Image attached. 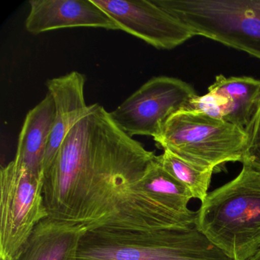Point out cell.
<instances>
[{
    "mask_svg": "<svg viewBox=\"0 0 260 260\" xmlns=\"http://www.w3.org/2000/svg\"><path fill=\"white\" fill-rule=\"evenodd\" d=\"M55 106L47 93L42 101L28 112L19 135L15 160L43 175L42 164L54 125Z\"/></svg>",
    "mask_w": 260,
    "mask_h": 260,
    "instance_id": "cell-13",
    "label": "cell"
},
{
    "mask_svg": "<svg viewBox=\"0 0 260 260\" xmlns=\"http://www.w3.org/2000/svg\"><path fill=\"white\" fill-rule=\"evenodd\" d=\"M196 226L232 260L260 248V172L246 164L237 177L208 193Z\"/></svg>",
    "mask_w": 260,
    "mask_h": 260,
    "instance_id": "cell-2",
    "label": "cell"
},
{
    "mask_svg": "<svg viewBox=\"0 0 260 260\" xmlns=\"http://www.w3.org/2000/svg\"><path fill=\"white\" fill-rule=\"evenodd\" d=\"M92 1L113 19L119 30L157 49H173L196 36L191 28L153 0Z\"/></svg>",
    "mask_w": 260,
    "mask_h": 260,
    "instance_id": "cell-8",
    "label": "cell"
},
{
    "mask_svg": "<svg viewBox=\"0 0 260 260\" xmlns=\"http://www.w3.org/2000/svg\"><path fill=\"white\" fill-rule=\"evenodd\" d=\"M77 260H232L196 226L88 231Z\"/></svg>",
    "mask_w": 260,
    "mask_h": 260,
    "instance_id": "cell-3",
    "label": "cell"
},
{
    "mask_svg": "<svg viewBox=\"0 0 260 260\" xmlns=\"http://www.w3.org/2000/svg\"><path fill=\"white\" fill-rule=\"evenodd\" d=\"M226 103L228 102L223 97L208 92L205 95H196L193 97L188 103L185 110L193 111L215 119L225 121Z\"/></svg>",
    "mask_w": 260,
    "mask_h": 260,
    "instance_id": "cell-16",
    "label": "cell"
},
{
    "mask_svg": "<svg viewBox=\"0 0 260 260\" xmlns=\"http://www.w3.org/2000/svg\"><path fill=\"white\" fill-rule=\"evenodd\" d=\"M246 132L248 135L247 146L242 164L260 172V100Z\"/></svg>",
    "mask_w": 260,
    "mask_h": 260,
    "instance_id": "cell-17",
    "label": "cell"
},
{
    "mask_svg": "<svg viewBox=\"0 0 260 260\" xmlns=\"http://www.w3.org/2000/svg\"><path fill=\"white\" fill-rule=\"evenodd\" d=\"M85 83L84 76L77 71L47 82L48 92L54 100L55 114L42 164L44 175L52 164L70 131L89 109L85 100Z\"/></svg>",
    "mask_w": 260,
    "mask_h": 260,
    "instance_id": "cell-10",
    "label": "cell"
},
{
    "mask_svg": "<svg viewBox=\"0 0 260 260\" xmlns=\"http://www.w3.org/2000/svg\"><path fill=\"white\" fill-rule=\"evenodd\" d=\"M196 95L191 85L179 79L153 77L110 115L115 124L132 138L140 135L155 139L162 133L169 118L186 109Z\"/></svg>",
    "mask_w": 260,
    "mask_h": 260,
    "instance_id": "cell-7",
    "label": "cell"
},
{
    "mask_svg": "<svg viewBox=\"0 0 260 260\" xmlns=\"http://www.w3.org/2000/svg\"><path fill=\"white\" fill-rule=\"evenodd\" d=\"M133 188L184 226H196L197 211L188 208L192 194L161 167L156 156Z\"/></svg>",
    "mask_w": 260,
    "mask_h": 260,
    "instance_id": "cell-12",
    "label": "cell"
},
{
    "mask_svg": "<svg viewBox=\"0 0 260 260\" xmlns=\"http://www.w3.org/2000/svg\"><path fill=\"white\" fill-rule=\"evenodd\" d=\"M156 160L191 192L193 199H199L201 203L206 199L214 170L194 165L169 150H164L162 154L156 156Z\"/></svg>",
    "mask_w": 260,
    "mask_h": 260,
    "instance_id": "cell-15",
    "label": "cell"
},
{
    "mask_svg": "<svg viewBox=\"0 0 260 260\" xmlns=\"http://www.w3.org/2000/svg\"><path fill=\"white\" fill-rule=\"evenodd\" d=\"M247 260H260V248L258 249V250L253 255H252V256L248 258Z\"/></svg>",
    "mask_w": 260,
    "mask_h": 260,
    "instance_id": "cell-18",
    "label": "cell"
},
{
    "mask_svg": "<svg viewBox=\"0 0 260 260\" xmlns=\"http://www.w3.org/2000/svg\"><path fill=\"white\" fill-rule=\"evenodd\" d=\"M87 231L84 225L46 217L36 226L15 260H77Z\"/></svg>",
    "mask_w": 260,
    "mask_h": 260,
    "instance_id": "cell-11",
    "label": "cell"
},
{
    "mask_svg": "<svg viewBox=\"0 0 260 260\" xmlns=\"http://www.w3.org/2000/svg\"><path fill=\"white\" fill-rule=\"evenodd\" d=\"M155 142L185 160L214 170L228 162H243L246 130L190 110L179 111L166 123Z\"/></svg>",
    "mask_w": 260,
    "mask_h": 260,
    "instance_id": "cell-4",
    "label": "cell"
},
{
    "mask_svg": "<svg viewBox=\"0 0 260 260\" xmlns=\"http://www.w3.org/2000/svg\"><path fill=\"white\" fill-rule=\"evenodd\" d=\"M156 156L124 133L104 107L89 106L44 175L48 217L88 231L114 228L130 207L134 185Z\"/></svg>",
    "mask_w": 260,
    "mask_h": 260,
    "instance_id": "cell-1",
    "label": "cell"
},
{
    "mask_svg": "<svg viewBox=\"0 0 260 260\" xmlns=\"http://www.w3.org/2000/svg\"><path fill=\"white\" fill-rule=\"evenodd\" d=\"M200 36L260 59V0H153Z\"/></svg>",
    "mask_w": 260,
    "mask_h": 260,
    "instance_id": "cell-5",
    "label": "cell"
},
{
    "mask_svg": "<svg viewBox=\"0 0 260 260\" xmlns=\"http://www.w3.org/2000/svg\"><path fill=\"white\" fill-rule=\"evenodd\" d=\"M25 28L32 35L67 28L119 30L113 19L92 0H31Z\"/></svg>",
    "mask_w": 260,
    "mask_h": 260,
    "instance_id": "cell-9",
    "label": "cell"
},
{
    "mask_svg": "<svg viewBox=\"0 0 260 260\" xmlns=\"http://www.w3.org/2000/svg\"><path fill=\"white\" fill-rule=\"evenodd\" d=\"M44 176L16 160L0 172V260H15L36 226L48 217Z\"/></svg>",
    "mask_w": 260,
    "mask_h": 260,
    "instance_id": "cell-6",
    "label": "cell"
},
{
    "mask_svg": "<svg viewBox=\"0 0 260 260\" xmlns=\"http://www.w3.org/2000/svg\"><path fill=\"white\" fill-rule=\"evenodd\" d=\"M208 92L226 100L225 121L246 130L260 100V80L249 77H216Z\"/></svg>",
    "mask_w": 260,
    "mask_h": 260,
    "instance_id": "cell-14",
    "label": "cell"
}]
</instances>
